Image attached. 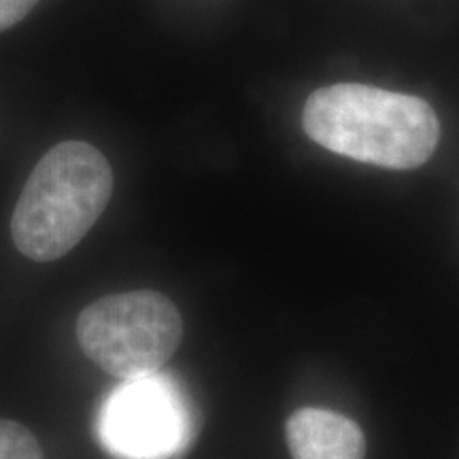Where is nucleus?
Wrapping results in <instances>:
<instances>
[{
  "instance_id": "f257e3e1",
  "label": "nucleus",
  "mask_w": 459,
  "mask_h": 459,
  "mask_svg": "<svg viewBox=\"0 0 459 459\" xmlns=\"http://www.w3.org/2000/svg\"><path fill=\"white\" fill-rule=\"evenodd\" d=\"M302 126L338 156L395 170L426 164L440 139L438 117L426 100L364 83L315 90L304 102Z\"/></svg>"
},
{
  "instance_id": "f03ea898",
  "label": "nucleus",
  "mask_w": 459,
  "mask_h": 459,
  "mask_svg": "<svg viewBox=\"0 0 459 459\" xmlns=\"http://www.w3.org/2000/svg\"><path fill=\"white\" fill-rule=\"evenodd\" d=\"M113 194V170L96 147L65 141L41 158L17 200L11 234L17 249L54 262L82 243Z\"/></svg>"
},
{
  "instance_id": "7ed1b4c3",
  "label": "nucleus",
  "mask_w": 459,
  "mask_h": 459,
  "mask_svg": "<svg viewBox=\"0 0 459 459\" xmlns=\"http://www.w3.org/2000/svg\"><path fill=\"white\" fill-rule=\"evenodd\" d=\"M77 338L91 361L124 381L162 370L181 344L183 319L160 291H126L85 307Z\"/></svg>"
},
{
  "instance_id": "20e7f679",
  "label": "nucleus",
  "mask_w": 459,
  "mask_h": 459,
  "mask_svg": "<svg viewBox=\"0 0 459 459\" xmlns=\"http://www.w3.org/2000/svg\"><path fill=\"white\" fill-rule=\"evenodd\" d=\"M192 438V415L170 377L124 378L102 402L99 440L115 459H177Z\"/></svg>"
},
{
  "instance_id": "39448f33",
  "label": "nucleus",
  "mask_w": 459,
  "mask_h": 459,
  "mask_svg": "<svg viewBox=\"0 0 459 459\" xmlns=\"http://www.w3.org/2000/svg\"><path fill=\"white\" fill-rule=\"evenodd\" d=\"M294 459H364L366 438L349 417L325 409H300L287 421Z\"/></svg>"
},
{
  "instance_id": "423d86ee",
  "label": "nucleus",
  "mask_w": 459,
  "mask_h": 459,
  "mask_svg": "<svg viewBox=\"0 0 459 459\" xmlns=\"http://www.w3.org/2000/svg\"><path fill=\"white\" fill-rule=\"evenodd\" d=\"M0 459H43V449L30 429L0 419Z\"/></svg>"
},
{
  "instance_id": "0eeeda50",
  "label": "nucleus",
  "mask_w": 459,
  "mask_h": 459,
  "mask_svg": "<svg viewBox=\"0 0 459 459\" xmlns=\"http://www.w3.org/2000/svg\"><path fill=\"white\" fill-rule=\"evenodd\" d=\"M37 4L39 0H0V32L20 24Z\"/></svg>"
}]
</instances>
